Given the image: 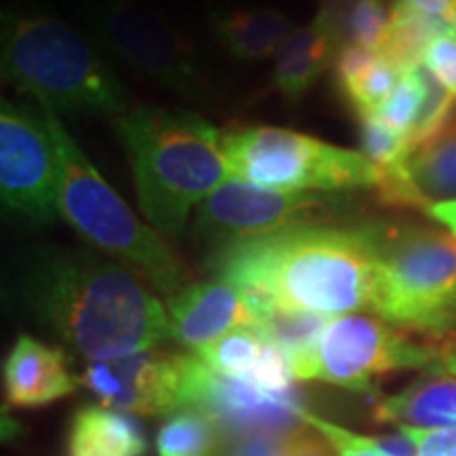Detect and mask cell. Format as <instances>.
I'll list each match as a JSON object with an SVG mask.
<instances>
[{
	"label": "cell",
	"instance_id": "cell-1",
	"mask_svg": "<svg viewBox=\"0 0 456 456\" xmlns=\"http://www.w3.org/2000/svg\"><path fill=\"white\" fill-rule=\"evenodd\" d=\"M20 289L28 313L89 362L174 338L169 313L134 273L87 249H38L24 265Z\"/></svg>",
	"mask_w": 456,
	"mask_h": 456
},
{
	"label": "cell",
	"instance_id": "cell-2",
	"mask_svg": "<svg viewBox=\"0 0 456 456\" xmlns=\"http://www.w3.org/2000/svg\"><path fill=\"white\" fill-rule=\"evenodd\" d=\"M209 269L256 302L323 317L351 315L372 309L379 224L294 226L222 243Z\"/></svg>",
	"mask_w": 456,
	"mask_h": 456
},
{
	"label": "cell",
	"instance_id": "cell-3",
	"mask_svg": "<svg viewBox=\"0 0 456 456\" xmlns=\"http://www.w3.org/2000/svg\"><path fill=\"white\" fill-rule=\"evenodd\" d=\"M142 214L180 235L188 216L231 175L222 131L191 110L140 106L117 118Z\"/></svg>",
	"mask_w": 456,
	"mask_h": 456
},
{
	"label": "cell",
	"instance_id": "cell-4",
	"mask_svg": "<svg viewBox=\"0 0 456 456\" xmlns=\"http://www.w3.org/2000/svg\"><path fill=\"white\" fill-rule=\"evenodd\" d=\"M3 77L53 114L129 112L127 94L104 60L51 15H4Z\"/></svg>",
	"mask_w": 456,
	"mask_h": 456
},
{
	"label": "cell",
	"instance_id": "cell-5",
	"mask_svg": "<svg viewBox=\"0 0 456 456\" xmlns=\"http://www.w3.org/2000/svg\"><path fill=\"white\" fill-rule=\"evenodd\" d=\"M60 157V216L91 248L121 260L135 275L174 296L184 288L186 266L157 231L146 226L118 192L102 178L85 152L61 127L53 112L43 110Z\"/></svg>",
	"mask_w": 456,
	"mask_h": 456
},
{
	"label": "cell",
	"instance_id": "cell-6",
	"mask_svg": "<svg viewBox=\"0 0 456 456\" xmlns=\"http://www.w3.org/2000/svg\"><path fill=\"white\" fill-rule=\"evenodd\" d=\"M391 326L433 336L456 330V237L429 226H379L372 309Z\"/></svg>",
	"mask_w": 456,
	"mask_h": 456
},
{
	"label": "cell",
	"instance_id": "cell-7",
	"mask_svg": "<svg viewBox=\"0 0 456 456\" xmlns=\"http://www.w3.org/2000/svg\"><path fill=\"white\" fill-rule=\"evenodd\" d=\"M222 148L232 178L271 191L336 192L380 182L379 167L366 155L298 131L239 125L222 134Z\"/></svg>",
	"mask_w": 456,
	"mask_h": 456
},
{
	"label": "cell",
	"instance_id": "cell-8",
	"mask_svg": "<svg viewBox=\"0 0 456 456\" xmlns=\"http://www.w3.org/2000/svg\"><path fill=\"white\" fill-rule=\"evenodd\" d=\"M442 349L416 342L372 315H340L328 322L315 346L292 357L294 376L366 393L376 379L397 370L433 368Z\"/></svg>",
	"mask_w": 456,
	"mask_h": 456
},
{
	"label": "cell",
	"instance_id": "cell-9",
	"mask_svg": "<svg viewBox=\"0 0 456 456\" xmlns=\"http://www.w3.org/2000/svg\"><path fill=\"white\" fill-rule=\"evenodd\" d=\"M91 24L142 77L188 98L201 94L205 81L195 49L152 9L135 0H102L91 11Z\"/></svg>",
	"mask_w": 456,
	"mask_h": 456
},
{
	"label": "cell",
	"instance_id": "cell-10",
	"mask_svg": "<svg viewBox=\"0 0 456 456\" xmlns=\"http://www.w3.org/2000/svg\"><path fill=\"white\" fill-rule=\"evenodd\" d=\"M60 157L43 112L3 100L0 195L7 212L51 222L60 214Z\"/></svg>",
	"mask_w": 456,
	"mask_h": 456
},
{
	"label": "cell",
	"instance_id": "cell-11",
	"mask_svg": "<svg viewBox=\"0 0 456 456\" xmlns=\"http://www.w3.org/2000/svg\"><path fill=\"white\" fill-rule=\"evenodd\" d=\"M300 397L296 391L269 393L209 368L203 359L184 355L182 410L208 416L224 436H289L300 429Z\"/></svg>",
	"mask_w": 456,
	"mask_h": 456
},
{
	"label": "cell",
	"instance_id": "cell-12",
	"mask_svg": "<svg viewBox=\"0 0 456 456\" xmlns=\"http://www.w3.org/2000/svg\"><path fill=\"white\" fill-rule=\"evenodd\" d=\"M332 218V199L311 192H281L228 180L199 205L195 228L222 243L271 235Z\"/></svg>",
	"mask_w": 456,
	"mask_h": 456
},
{
	"label": "cell",
	"instance_id": "cell-13",
	"mask_svg": "<svg viewBox=\"0 0 456 456\" xmlns=\"http://www.w3.org/2000/svg\"><path fill=\"white\" fill-rule=\"evenodd\" d=\"M182 380L184 355L155 349L89 362L78 376L108 410L142 416L182 410Z\"/></svg>",
	"mask_w": 456,
	"mask_h": 456
},
{
	"label": "cell",
	"instance_id": "cell-14",
	"mask_svg": "<svg viewBox=\"0 0 456 456\" xmlns=\"http://www.w3.org/2000/svg\"><path fill=\"white\" fill-rule=\"evenodd\" d=\"M167 313L174 338L195 353L232 330L256 323L252 296L224 279L184 285L169 296Z\"/></svg>",
	"mask_w": 456,
	"mask_h": 456
},
{
	"label": "cell",
	"instance_id": "cell-15",
	"mask_svg": "<svg viewBox=\"0 0 456 456\" xmlns=\"http://www.w3.org/2000/svg\"><path fill=\"white\" fill-rule=\"evenodd\" d=\"M81 385L60 349L20 336L4 362V387L13 406L37 408L61 399Z\"/></svg>",
	"mask_w": 456,
	"mask_h": 456
},
{
	"label": "cell",
	"instance_id": "cell-16",
	"mask_svg": "<svg viewBox=\"0 0 456 456\" xmlns=\"http://www.w3.org/2000/svg\"><path fill=\"white\" fill-rule=\"evenodd\" d=\"M374 419L395 427L456 429V374L431 368V374L395 395L380 399Z\"/></svg>",
	"mask_w": 456,
	"mask_h": 456
},
{
	"label": "cell",
	"instance_id": "cell-17",
	"mask_svg": "<svg viewBox=\"0 0 456 456\" xmlns=\"http://www.w3.org/2000/svg\"><path fill=\"white\" fill-rule=\"evenodd\" d=\"M340 43L326 21L315 20L309 26L289 32L275 53L273 83L289 102L300 100L311 85L332 64Z\"/></svg>",
	"mask_w": 456,
	"mask_h": 456
},
{
	"label": "cell",
	"instance_id": "cell-18",
	"mask_svg": "<svg viewBox=\"0 0 456 456\" xmlns=\"http://www.w3.org/2000/svg\"><path fill=\"white\" fill-rule=\"evenodd\" d=\"M406 174L423 209L456 199V106L440 131L410 151Z\"/></svg>",
	"mask_w": 456,
	"mask_h": 456
},
{
	"label": "cell",
	"instance_id": "cell-19",
	"mask_svg": "<svg viewBox=\"0 0 456 456\" xmlns=\"http://www.w3.org/2000/svg\"><path fill=\"white\" fill-rule=\"evenodd\" d=\"M144 433L117 410L83 408L74 416L70 456H142Z\"/></svg>",
	"mask_w": 456,
	"mask_h": 456
},
{
	"label": "cell",
	"instance_id": "cell-20",
	"mask_svg": "<svg viewBox=\"0 0 456 456\" xmlns=\"http://www.w3.org/2000/svg\"><path fill=\"white\" fill-rule=\"evenodd\" d=\"M214 30L239 60H265L289 37V21L275 9H241L220 17Z\"/></svg>",
	"mask_w": 456,
	"mask_h": 456
},
{
	"label": "cell",
	"instance_id": "cell-21",
	"mask_svg": "<svg viewBox=\"0 0 456 456\" xmlns=\"http://www.w3.org/2000/svg\"><path fill=\"white\" fill-rule=\"evenodd\" d=\"M252 302L256 309L254 330L266 342L288 353L289 359L313 349L330 322V317L317 313L283 309L269 302Z\"/></svg>",
	"mask_w": 456,
	"mask_h": 456
},
{
	"label": "cell",
	"instance_id": "cell-22",
	"mask_svg": "<svg viewBox=\"0 0 456 456\" xmlns=\"http://www.w3.org/2000/svg\"><path fill=\"white\" fill-rule=\"evenodd\" d=\"M218 427L195 410H180L161 427L159 456H218Z\"/></svg>",
	"mask_w": 456,
	"mask_h": 456
},
{
	"label": "cell",
	"instance_id": "cell-23",
	"mask_svg": "<svg viewBox=\"0 0 456 456\" xmlns=\"http://www.w3.org/2000/svg\"><path fill=\"white\" fill-rule=\"evenodd\" d=\"M265 342L254 328H239L214 340L212 345L203 346L201 351H197V357L216 372L248 380L258 363Z\"/></svg>",
	"mask_w": 456,
	"mask_h": 456
},
{
	"label": "cell",
	"instance_id": "cell-24",
	"mask_svg": "<svg viewBox=\"0 0 456 456\" xmlns=\"http://www.w3.org/2000/svg\"><path fill=\"white\" fill-rule=\"evenodd\" d=\"M425 94V68L420 64L410 68V70H403L389 98L370 114H374L380 123L397 131V134L410 135L416 117H419L420 108H423Z\"/></svg>",
	"mask_w": 456,
	"mask_h": 456
},
{
	"label": "cell",
	"instance_id": "cell-25",
	"mask_svg": "<svg viewBox=\"0 0 456 456\" xmlns=\"http://www.w3.org/2000/svg\"><path fill=\"white\" fill-rule=\"evenodd\" d=\"M362 155H366L379 171H391L402 167L410 155L408 135L397 134L379 121L374 114H357Z\"/></svg>",
	"mask_w": 456,
	"mask_h": 456
},
{
	"label": "cell",
	"instance_id": "cell-26",
	"mask_svg": "<svg viewBox=\"0 0 456 456\" xmlns=\"http://www.w3.org/2000/svg\"><path fill=\"white\" fill-rule=\"evenodd\" d=\"M391 26V7L385 0H357L346 17L342 45L353 43L362 47L380 51Z\"/></svg>",
	"mask_w": 456,
	"mask_h": 456
},
{
	"label": "cell",
	"instance_id": "cell-27",
	"mask_svg": "<svg viewBox=\"0 0 456 456\" xmlns=\"http://www.w3.org/2000/svg\"><path fill=\"white\" fill-rule=\"evenodd\" d=\"M399 77H402V70L380 53L379 61L366 74H362L342 95L355 114H370L389 98Z\"/></svg>",
	"mask_w": 456,
	"mask_h": 456
},
{
	"label": "cell",
	"instance_id": "cell-28",
	"mask_svg": "<svg viewBox=\"0 0 456 456\" xmlns=\"http://www.w3.org/2000/svg\"><path fill=\"white\" fill-rule=\"evenodd\" d=\"M425 89L427 94H425L423 108H420L414 127L408 135L410 148L419 146L420 142L429 140L436 131H440L444 125H446L450 114H452L456 106L454 95L450 94V91L444 87L437 78H433L427 68H425Z\"/></svg>",
	"mask_w": 456,
	"mask_h": 456
},
{
	"label": "cell",
	"instance_id": "cell-29",
	"mask_svg": "<svg viewBox=\"0 0 456 456\" xmlns=\"http://www.w3.org/2000/svg\"><path fill=\"white\" fill-rule=\"evenodd\" d=\"M298 416L302 423L322 433V436L332 444L336 456H387V452L376 444L374 437L359 436L355 431L345 429V427L336 423H330V420L322 419V416L309 412L305 406L300 408Z\"/></svg>",
	"mask_w": 456,
	"mask_h": 456
},
{
	"label": "cell",
	"instance_id": "cell-30",
	"mask_svg": "<svg viewBox=\"0 0 456 456\" xmlns=\"http://www.w3.org/2000/svg\"><path fill=\"white\" fill-rule=\"evenodd\" d=\"M294 379L296 376L288 353L271 345V342H265V349H262L258 363H256L248 383L269 393H289L294 391Z\"/></svg>",
	"mask_w": 456,
	"mask_h": 456
},
{
	"label": "cell",
	"instance_id": "cell-31",
	"mask_svg": "<svg viewBox=\"0 0 456 456\" xmlns=\"http://www.w3.org/2000/svg\"><path fill=\"white\" fill-rule=\"evenodd\" d=\"M380 51L362 47V45L345 43L340 45L332 60L334 83L340 94H345L362 74H366L376 61H379Z\"/></svg>",
	"mask_w": 456,
	"mask_h": 456
},
{
	"label": "cell",
	"instance_id": "cell-32",
	"mask_svg": "<svg viewBox=\"0 0 456 456\" xmlns=\"http://www.w3.org/2000/svg\"><path fill=\"white\" fill-rule=\"evenodd\" d=\"M423 66L456 98V32L440 34L427 45Z\"/></svg>",
	"mask_w": 456,
	"mask_h": 456
},
{
	"label": "cell",
	"instance_id": "cell-33",
	"mask_svg": "<svg viewBox=\"0 0 456 456\" xmlns=\"http://www.w3.org/2000/svg\"><path fill=\"white\" fill-rule=\"evenodd\" d=\"M416 442V456H456V429H419V427H397Z\"/></svg>",
	"mask_w": 456,
	"mask_h": 456
},
{
	"label": "cell",
	"instance_id": "cell-34",
	"mask_svg": "<svg viewBox=\"0 0 456 456\" xmlns=\"http://www.w3.org/2000/svg\"><path fill=\"white\" fill-rule=\"evenodd\" d=\"M332 450V444L322 433L311 429L309 425H302L285 437L283 456H334Z\"/></svg>",
	"mask_w": 456,
	"mask_h": 456
},
{
	"label": "cell",
	"instance_id": "cell-35",
	"mask_svg": "<svg viewBox=\"0 0 456 456\" xmlns=\"http://www.w3.org/2000/svg\"><path fill=\"white\" fill-rule=\"evenodd\" d=\"M288 436H252L237 440L228 456H283Z\"/></svg>",
	"mask_w": 456,
	"mask_h": 456
},
{
	"label": "cell",
	"instance_id": "cell-36",
	"mask_svg": "<svg viewBox=\"0 0 456 456\" xmlns=\"http://www.w3.org/2000/svg\"><path fill=\"white\" fill-rule=\"evenodd\" d=\"M357 0H319V20L326 21V26L334 32V37L338 38L342 45V32H345L346 17H349L353 4Z\"/></svg>",
	"mask_w": 456,
	"mask_h": 456
},
{
	"label": "cell",
	"instance_id": "cell-37",
	"mask_svg": "<svg viewBox=\"0 0 456 456\" xmlns=\"http://www.w3.org/2000/svg\"><path fill=\"white\" fill-rule=\"evenodd\" d=\"M399 3L456 28V0H399Z\"/></svg>",
	"mask_w": 456,
	"mask_h": 456
},
{
	"label": "cell",
	"instance_id": "cell-38",
	"mask_svg": "<svg viewBox=\"0 0 456 456\" xmlns=\"http://www.w3.org/2000/svg\"><path fill=\"white\" fill-rule=\"evenodd\" d=\"M374 440L380 448L385 450L387 456H416L419 454L416 442L403 429H397L395 433H387V436H376Z\"/></svg>",
	"mask_w": 456,
	"mask_h": 456
},
{
	"label": "cell",
	"instance_id": "cell-39",
	"mask_svg": "<svg viewBox=\"0 0 456 456\" xmlns=\"http://www.w3.org/2000/svg\"><path fill=\"white\" fill-rule=\"evenodd\" d=\"M425 212L429 218L440 222L442 226H446L448 232H452L456 237V199H452V201L433 203L425 209Z\"/></svg>",
	"mask_w": 456,
	"mask_h": 456
},
{
	"label": "cell",
	"instance_id": "cell-40",
	"mask_svg": "<svg viewBox=\"0 0 456 456\" xmlns=\"http://www.w3.org/2000/svg\"><path fill=\"white\" fill-rule=\"evenodd\" d=\"M433 368L442 370V372H448V374H456V345H450L446 349H442V355Z\"/></svg>",
	"mask_w": 456,
	"mask_h": 456
}]
</instances>
